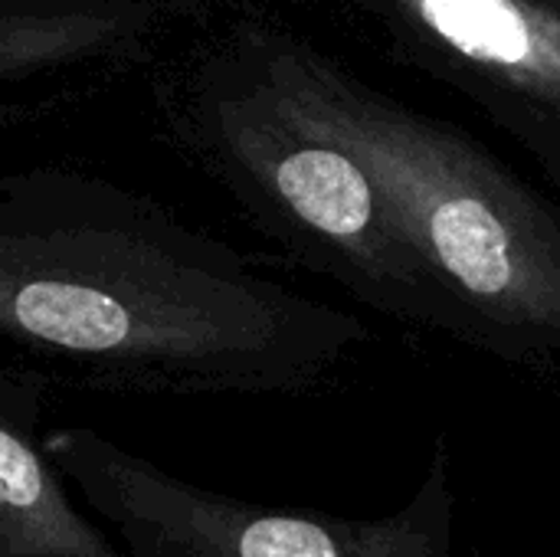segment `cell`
<instances>
[{"mask_svg": "<svg viewBox=\"0 0 560 557\" xmlns=\"http://www.w3.org/2000/svg\"><path fill=\"white\" fill-rule=\"evenodd\" d=\"M243 62L374 174L450 302L456 341L509 364H558L560 194L295 36L253 30Z\"/></svg>", "mask_w": 560, "mask_h": 557, "instance_id": "obj_2", "label": "cell"}, {"mask_svg": "<svg viewBox=\"0 0 560 557\" xmlns=\"http://www.w3.org/2000/svg\"><path fill=\"white\" fill-rule=\"evenodd\" d=\"M154 20L148 0H0V89L131 56Z\"/></svg>", "mask_w": 560, "mask_h": 557, "instance_id": "obj_7", "label": "cell"}, {"mask_svg": "<svg viewBox=\"0 0 560 557\" xmlns=\"http://www.w3.org/2000/svg\"><path fill=\"white\" fill-rule=\"evenodd\" d=\"M207 118L236 184L302 259L397 322L456 335L450 302L354 151L292 112L246 62Z\"/></svg>", "mask_w": 560, "mask_h": 557, "instance_id": "obj_3", "label": "cell"}, {"mask_svg": "<svg viewBox=\"0 0 560 557\" xmlns=\"http://www.w3.org/2000/svg\"><path fill=\"white\" fill-rule=\"evenodd\" d=\"M39 443L128 557H453L456 489L443 443L410 502L381 519L240 502L89 427H52Z\"/></svg>", "mask_w": 560, "mask_h": 557, "instance_id": "obj_4", "label": "cell"}, {"mask_svg": "<svg viewBox=\"0 0 560 557\" xmlns=\"http://www.w3.org/2000/svg\"><path fill=\"white\" fill-rule=\"evenodd\" d=\"M368 328L105 187L0 190V341L102 391L295 394Z\"/></svg>", "mask_w": 560, "mask_h": 557, "instance_id": "obj_1", "label": "cell"}, {"mask_svg": "<svg viewBox=\"0 0 560 557\" xmlns=\"http://www.w3.org/2000/svg\"><path fill=\"white\" fill-rule=\"evenodd\" d=\"M36 417L39 387L0 381V557H128L72 502Z\"/></svg>", "mask_w": 560, "mask_h": 557, "instance_id": "obj_6", "label": "cell"}, {"mask_svg": "<svg viewBox=\"0 0 560 557\" xmlns=\"http://www.w3.org/2000/svg\"><path fill=\"white\" fill-rule=\"evenodd\" d=\"M512 135L560 194V0H328Z\"/></svg>", "mask_w": 560, "mask_h": 557, "instance_id": "obj_5", "label": "cell"}]
</instances>
